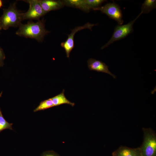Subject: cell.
<instances>
[{
  "label": "cell",
  "instance_id": "18",
  "mask_svg": "<svg viewBox=\"0 0 156 156\" xmlns=\"http://www.w3.org/2000/svg\"><path fill=\"white\" fill-rule=\"evenodd\" d=\"M41 156H60L57 153L53 151H48L43 153Z\"/></svg>",
  "mask_w": 156,
  "mask_h": 156
},
{
  "label": "cell",
  "instance_id": "10",
  "mask_svg": "<svg viewBox=\"0 0 156 156\" xmlns=\"http://www.w3.org/2000/svg\"><path fill=\"white\" fill-rule=\"evenodd\" d=\"M113 156H142L140 148H131L121 146L113 153Z\"/></svg>",
  "mask_w": 156,
  "mask_h": 156
},
{
  "label": "cell",
  "instance_id": "15",
  "mask_svg": "<svg viewBox=\"0 0 156 156\" xmlns=\"http://www.w3.org/2000/svg\"><path fill=\"white\" fill-rule=\"evenodd\" d=\"M54 105L51 98L42 101L39 105L34 110L36 112L39 111L43 110L54 107Z\"/></svg>",
  "mask_w": 156,
  "mask_h": 156
},
{
  "label": "cell",
  "instance_id": "19",
  "mask_svg": "<svg viewBox=\"0 0 156 156\" xmlns=\"http://www.w3.org/2000/svg\"><path fill=\"white\" fill-rule=\"evenodd\" d=\"M3 5V2L2 1L0 0V8H1V7Z\"/></svg>",
  "mask_w": 156,
  "mask_h": 156
},
{
  "label": "cell",
  "instance_id": "16",
  "mask_svg": "<svg viewBox=\"0 0 156 156\" xmlns=\"http://www.w3.org/2000/svg\"><path fill=\"white\" fill-rule=\"evenodd\" d=\"M86 3L90 10H93L100 7L102 3L106 1L104 0H85Z\"/></svg>",
  "mask_w": 156,
  "mask_h": 156
},
{
  "label": "cell",
  "instance_id": "13",
  "mask_svg": "<svg viewBox=\"0 0 156 156\" xmlns=\"http://www.w3.org/2000/svg\"><path fill=\"white\" fill-rule=\"evenodd\" d=\"M156 7V0H145L142 4L141 12L147 14L150 12Z\"/></svg>",
  "mask_w": 156,
  "mask_h": 156
},
{
  "label": "cell",
  "instance_id": "5",
  "mask_svg": "<svg viewBox=\"0 0 156 156\" xmlns=\"http://www.w3.org/2000/svg\"><path fill=\"white\" fill-rule=\"evenodd\" d=\"M29 5L28 11L23 14V20L25 19L40 20V17L46 14L41 5L40 0H23Z\"/></svg>",
  "mask_w": 156,
  "mask_h": 156
},
{
  "label": "cell",
  "instance_id": "3",
  "mask_svg": "<svg viewBox=\"0 0 156 156\" xmlns=\"http://www.w3.org/2000/svg\"><path fill=\"white\" fill-rule=\"evenodd\" d=\"M144 139L140 148L142 156H156L155 134L150 129H144Z\"/></svg>",
  "mask_w": 156,
  "mask_h": 156
},
{
  "label": "cell",
  "instance_id": "7",
  "mask_svg": "<svg viewBox=\"0 0 156 156\" xmlns=\"http://www.w3.org/2000/svg\"><path fill=\"white\" fill-rule=\"evenodd\" d=\"M96 25L97 24H91L88 22L83 26L76 27L71 30L70 34L68 35L67 39L65 41L61 42L60 44L65 50L67 57L69 58L70 54L74 47V38L75 34L78 31L84 29H88L92 30V27Z\"/></svg>",
  "mask_w": 156,
  "mask_h": 156
},
{
  "label": "cell",
  "instance_id": "1",
  "mask_svg": "<svg viewBox=\"0 0 156 156\" xmlns=\"http://www.w3.org/2000/svg\"><path fill=\"white\" fill-rule=\"evenodd\" d=\"M44 18L36 22L28 21L26 24L22 23L16 34L19 36L36 40L39 42L43 40L45 36L50 32L45 27Z\"/></svg>",
  "mask_w": 156,
  "mask_h": 156
},
{
  "label": "cell",
  "instance_id": "2",
  "mask_svg": "<svg viewBox=\"0 0 156 156\" xmlns=\"http://www.w3.org/2000/svg\"><path fill=\"white\" fill-rule=\"evenodd\" d=\"M16 5L14 3L7 8L3 9V14L0 17V31L6 30L10 27H17L21 24L23 13L17 10Z\"/></svg>",
  "mask_w": 156,
  "mask_h": 156
},
{
  "label": "cell",
  "instance_id": "17",
  "mask_svg": "<svg viewBox=\"0 0 156 156\" xmlns=\"http://www.w3.org/2000/svg\"><path fill=\"white\" fill-rule=\"evenodd\" d=\"M5 56L2 49L0 47V67H3L4 65V61Z\"/></svg>",
  "mask_w": 156,
  "mask_h": 156
},
{
  "label": "cell",
  "instance_id": "4",
  "mask_svg": "<svg viewBox=\"0 0 156 156\" xmlns=\"http://www.w3.org/2000/svg\"><path fill=\"white\" fill-rule=\"evenodd\" d=\"M142 14L140 12L134 19L126 24L116 26L112 37L108 42L101 47V49L107 47L114 42L124 38L132 33L133 31V25L134 23Z\"/></svg>",
  "mask_w": 156,
  "mask_h": 156
},
{
  "label": "cell",
  "instance_id": "6",
  "mask_svg": "<svg viewBox=\"0 0 156 156\" xmlns=\"http://www.w3.org/2000/svg\"><path fill=\"white\" fill-rule=\"evenodd\" d=\"M100 10L110 18L116 21L119 25L123 23L122 14L119 6L114 2L109 3L93 10Z\"/></svg>",
  "mask_w": 156,
  "mask_h": 156
},
{
  "label": "cell",
  "instance_id": "8",
  "mask_svg": "<svg viewBox=\"0 0 156 156\" xmlns=\"http://www.w3.org/2000/svg\"><path fill=\"white\" fill-rule=\"evenodd\" d=\"M87 64L90 70L106 73L116 78V76L109 70L108 66L101 61L91 58L88 60Z\"/></svg>",
  "mask_w": 156,
  "mask_h": 156
},
{
  "label": "cell",
  "instance_id": "9",
  "mask_svg": "<svg viewBox=\"0 0 156 156\" xmlns=\"http://www.w3.org/2000/svg\"><path fill=\"white\" fill-rule=\"evenodd\" d=\"M41 7L45 13L60 9L64 4L63 1L55 0H40Z\"/></svg>",
  "mask_w": 156,
  "mask_h": 156
},
{
  "label": "cell",
  "instance_id": "14",
  "mask_svg": "<svg viewBox=\"0 0 156 156\" xmlns=\"http://www.w3.org/2000/svg\"><path fill=\"white\" fill-rule=\"evenodd\" d=\"M2 93L1 92L0 93V98ZM12 123H9L4 118L0 107V133L6 129L13 130L12 128Z\"/></svg>",
  "mask_w": 156,
  "mask_h": 156
},
{
  "label": "cell",
  "instance_id": "11",
  "mask_svg": "<svg viewBox=\"0 0 156 156\" xmlns=\"http://www.w3.org/2000/svg\"><path fill=\"white\" fill-rule=\"evenodd\" d=\"M63 1L64 5L67 6L79 8L87 12L90 10L85 0H65Z\"/></svg>",
  "mask_w": 156,
  "mask_h": 156
},
{
  "label": "cell",
  "instance_id": "12",
  "mask_svg": "<svg viewBox=\"0 0 156 156\" xmlns=\"http://www.w3.org/2000/svg\"><path fill=\"white\" fill-rule=\"evenodd\" d=\"M64 90L63 89L60 94L51 98L54 106H58L64 104H67L73 107L75 103L68 100L64 95Z\"/></svg>",
  "mask_w": 156,
  "mask_h": 156
}]
</instances>
